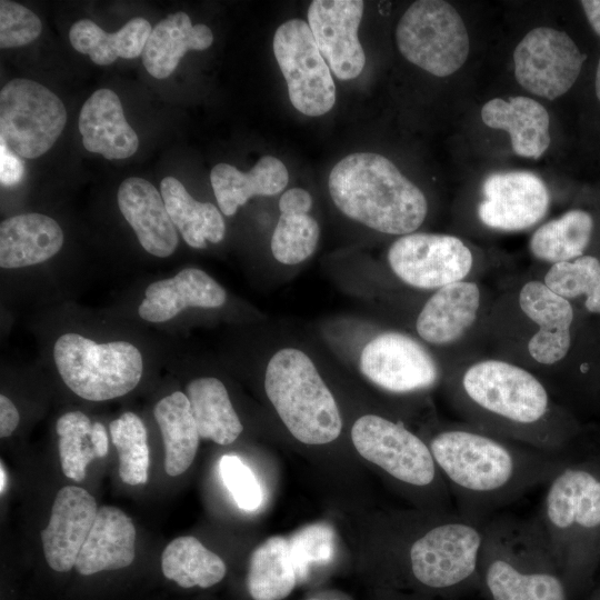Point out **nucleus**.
Returning <instances> with one entry per match:
<instances>
[{
    "label": "nucleus",
    "mask_w": 600,
    "mask_h": 600,
    "mask_svg": "<svg viewBox=\"0 0 600 600\" xmlns=\"http://www.w3.org/2000/svg\"><path fill=\"white\" fill-rule=\"evenodd\" d=\"M0 491L1 493H3L4 491V487H6V481H7V477H6V472H4V469H3V464L1 463V467H0Z\"/></svg>",
    "instance_id": "09e8293b"
},
{
    "label": "nucleus",
    "mask_w": 600,
    "mask_h": 600,
    "mask_svg": "<svg viewBox=\"0 0 600 600\" xmlns=\"http://www.w3.org/2000/svg\"><path fill=\"white\" fill-rule=\"evenodd\" d=\"M247 582L253 600H281L290 594L298 577L288 539L270 537L252 551Z\"/></svg>",
    "instance_id": "f704fd0d"
},
{
    "label": "nucleus",
    "mask_w": 600,
    "mask_h": 600,
    "mask_svg": "<svg viewBox=\"0 0 600 600\" xmlns=\"http://www.w3.org/2000/svg\"><path fill=\"white\" fill-rule=\"evenodd\" d=\"M67 122L61 99L43 84L16 78L0 91V142L21 158L44 154Z\"/></svg>",
    "instance_id": "9b49d317"
},
{
    "label": "nucleus",
    "mask_w": 600,
    "mask_h": 600,
    "mask_svg": "<svg viewBox=\"0 0 600 600\" xmlns=\"http://www.w3.org/2000/svg\"><path fill=\"white\" fill-rule=\"evenodd\" d=\"M23 177V162L21 157L12 152L4 143L0 144V181L2 186L10 187L21 181Z\"/></svg>",
    "instance_id": "37998d69"
},
{
    "label": "nucleus",
    "mask_w": 600,
    "mask_h": 600,
    "mask_svg": "<svg viewBox=\"0 0 600 600\" xmlns=\"http://www.w3.org/2000/svg\"><path fill=\"white\" fill-rule=\"evenodd\" d=\"M593 228V218L588 211L569 210L533 231L529 251L534 259L550 266L574 260L584 254Z\"/></svg>",
    "instance_id": "473e14b6"
},
{
    "label": "nucleus",
    "mask_w": 600,
    "mask_h": 600,
    "mask_svg": "<svg viewBox=\"0 0 600 600\" xmlns=\"http://www.w3.org/2000/svg\"><path fill=\"white\" fill-rule=\"evenodd\" d=\"M478 218L489 229L517 232L539 223L547 214L550 194L546 183L529 171L496 172L482 184Z\"/></svg>",
    "instance_id": "dca6fc26"
},
{
    "label": "nucleus",
    "mask_w": 600,
    "mask_h": 600,
    "mask_svg": "<svg viewBox=\"0 0 600 600\" xmlns=\"http://www.w3.org/2000/svg\"><path fill=\"white\" fill-rule=\"evenodd\" d=\"M481 119L490 128L507 131L513 152L520 157L539 159L550 146L549 113L529 97L491 99L482 107Z\"/></svg>",
    "instance_id": "b1692460"
},
{
    "label": "nucleus",
    "mask_w": 600,
    "mask_h": 600,
    "mask_svg": "<svg viewBox=\"0 0 600 600\" xmlns=\"http://www.w3.org/2000/svg\"><path fill=\"white\" fill-rule=\"evenodd\" d=\"M537 518L561 574L591 572L600 560V456L571 459L548 482Z\"/></svg>",
    "instance_id": "39448f33"
},
{
    "label": "nucleus",
    "mask_w": 600,
    "mask_h": 600,
    "mask_svg": "<svg viewBox=\"0 0 600 600\" xmlns=\"http://www.w3.org/2000/svg\"><path fill=\"white\" fill-rule=\"evenodd\" d=\"M586 59L564 31L534 28L514 48V78L528 92L554 100L574 84Z\"/></svg>",
    "instance_id": "4468645a"
},
{
    "label": "nucleus",
    "mask_w": 600,
    "mask_h": 600,
    "mask_svg": "<svg viewBox=\"0 0 600 600\" xmlns=\"http://www.w3.org/2000/svg\"><path fill=\"white\" fill-rule=\"evenodd\" d=\"M219 474L240 509L254 511L262 504L261 484L252 470L238 456H222L219 460Z\"/></svg>",
    "instance_id": "a19ab883"
},
{
    "label": "nucleus",
    "mask_w": 600,
    "mask_h": 600,
    "mask_svg": "<svg viewBox=\"0 0 600 600\" xmlns=\"http://www.w3.org/2000/svg\"><path fill=\"white\" fill-rule=\"evenodd\" d=\"M479 572L492 600H567L562 574L537 516L489 518Z\"/></svg>",
    "instance_id": "7ed1b4c3"
},
{
    "label": "nucleus",
    "mask_w": 600,
    "mask_h": 600,
    "mask_svg": "<svg viewBox=\"0 0 600 600\" xmlns=\"http://www.w3.org/2000/svg\"><path fill=\"white\" fill-rule=\"evenodd\" d=\"M288 181L286 166L272 156L260 158L249 172H241L228 163H218L210 173L214 197L224 216L234 214L251 197L281 192Z\"/></svg>",
    "instance_id": "cd10ccee"
},
{
    "label": "nucleus",
    "mask_w": 600,
    "mask_h": 600,
    "mask_svg": "<svg viewBox=\"0 0 600 600\" xmlns=\"http://www.w3.org/2000/svg\"><path fill=\"white\" fill-rule=\"evenodd\" d=\"M20 420L13 402L6 396H0V437L7 438L16 430Z\"/></svg>",
    "instance_id": "a18cd8bd"
},
{
    "label": "nucleus",
    "mask_w": 600,
    "mask_h": 600,
    "mask_svg": "<svg viewBox=\"0 0 600 600\" xmlns=\"http://www.w3.org/2000/svg\"><path fill=\"white\" fill-rule=\"evenodd\" d=\"M63 232L52 218L23 213L0 224V266L17 269L41 263L59 252Z\"/></svg>",
    "instance_id": "a878e982"
},
{
    "label": "nucleus",
    "mask_w": 600,
    "mask_h": 600,
    "mask_svg": "<svg viewBox=\"0 0 600 600\" xmlns=\"http://www.w3.org/2000/svg\"><path fill=\"white\" fill-rule=\"evenodd\" d=\"M312 207L311 194L302 188H292L283 192L279 200L281 212L309 213Z\"/></svg>",
    "instance_id": "c03bdc74"
},
{
    "label": "nucleus",
    "mask_w": 600,
    "mask_h": 600,
    "mask_svg": "<svg viewBox=\"0 0 600 600\" xmlns=\"http://www.w3.org/2000/svg\"><path fill=\"white\" fill-rule=\"evenodd\" d=\"M62 472L69 479L82 481L87 466L108 453V434L102 423H92L81 411L61 416L56 424Z\"/></svg>",
    "instance_id": "72a5a7b5"
},
{
    "label": "nucleus",
    "mask_w": 600,
    "mask_h": 600,
    "mask_svg": "<svg viewBox=\"0 0 600 600\" xmlns=\"http://www.w3.org/2000/svg\"><path fill=\"white\" fill-rule=\"evenodd\" d=\"M310 600H338V599H310Z\"/></svg>",
    "instance_id": "8fccbe9b"
},
{
    "label": "nucleus",
    "mask_w": 600,
    "mask_h": 600,
    "mask_svg": "<svg viewBox=\"0 0 600 600\" xmlns=\"http://www.w3.org/2000/svg\"><path fill=\"white\" fill-rule=\"evenodd\" d=\"M484 522L449 513L422 526L404 547L414 580L431 589L471 581L478 574Z\"/></svg>",
    "instance_id": "6e6552de"
},
{
    "label": "nucleus",
    "mask_w": 600,
    "mask_h": 600,
    "mask_svg": "<svg viewBox=\"0 0 600 600\" xmlns=\"http://www.w3.org/2000/svg\"><path fill=\"white\" fill-rule=\"evenodd\" d=\"M580 4L591 28L600 37V0H582Z\"/></svg>",
    "instance_id": "49530a36"
},
{
    "label": "nucleus",
    "mask_w": 600,
    "mask_h": 600,
    "mask_svg": "<svg viewBox=\"0 0 600 600\" xmlns=\"http://www.w3.org/2000/svg\"><path fill=\"white\" fill-rule=\"evenodd\" d=\"M164 446L167 474H182L194 460L199 446V431L187 394L176 391L162 398L154 407Z\"/></svg>",
    "instance_id": "c756f323"
},
{
    "label": "nucleus",
    "mask_w": 600,
    "mask_h": 600,
    "mask_svg": "<svg viewBox=\"0 0 600 600\" xmlns=\"http://www.w3.org/2000/svg\"><path fill=\"white\" fill-rule=\"evenodd\" d=\"M594 90H596V96L600 102V59H599L597 71H596Z\"/></svg>",
    "instance_id": "de8ad7c7"
},
{
    "label": "nucleus",
    "mask_w": 600,
    "mask_h": 600,
    "mask_svg": "<svg viewBox=\"0 0 600 600\" xmlns=\"http://www.w3.org/2000/svg\"><path fill=\"white\" fill-rule=\"evenodd\" d=\"M483 294L473 280L450 283L427 300L416 320L419 337L433 346L461 341L479 321Z\"/></svg>",
    "instance_id": "aec40b11"
},
{
    "label": "nucleus",
    "mask_w": 600,
    "mask_h": 600,
    "mask_svg": "<svg viewBox=\"0 0 600 600\" xmlns=\"http://www.w3.org/2000/svg\"><path fill=\"white\" fill-rule=\"evenodd\" d=\"M452 398L467 423L538 449L562 452L577 433L544 382L507 360L468 364L453 382Z\"/></svg>",
    "instance_id": "f03ea898"
},
{
    "label": "nucleus",
    "mask_w": 600,
    "mask_h": 600,
    "mask_svg": "<svg viewBox=\"0 0 600 600\" xmlns=\"http://www.w3.org/2000/svg\"><path fill=\"white\" fill-rule=\"evenodd\" d=\"M288 540L298 582L306 580L311 569L327 564L334 557V531L327 523L309 524Z\"/></svg>",
    "instance_id": "ea45409f"
},
{
    "label": "nucleus",
    "mask_w": 600,
    "mask_h": 600,
    "mask_svg": "<svg viewBox=\"0 0 600 600\" xmlns=\"http://www.w3.org/2000/svg\"><path fill=\"white\" fill-rule=\"evenodd\" d=\"M557 294L571 301L583 298L590 313H600V261L583 254L574 260L551 264L542 279Z\"/></svg>",
    "instance_id": "e433bc0d"
},
{
    "label": "nucleus",
    "mask_w": 600,
    "mask_h": 600,
    "mask_svg": "<svg viewBox=\"0 0 600 600\" xmlns=\"http://www.w3.org/2000/svg\"><path fill=\"white\" fill-rule=\"evenodd\" d=\"M160 190L168 214L188 246L203 249L207 241L218 243L223 239L224 220L214 204L193 199L173 177L163 178Z\"/></svg>",
    "instance_id": "c85d7f7f"
},
{
    "label": "nucleus",
    "mask_w": 600,
    "mask_h": 600,
    "mask_svg": "<svg viewBox=\"0 0 600 600\" xmlns=\"http://www.w3.org/2000/svg\"><path fill=\"white\" fill-rule=\"evenodd\" d=\"M388 262L406 284L434 291L468 280L474 268L473 253L460 238L428 232L398 238L388 250Z\"/></svg>",
    "instance_id": "ddd939ff"
},
{
    "label": "nucleus",
    "mask_w": 600,
    "mask_h": 600,
    "mask_svg": "<svg viewBox=\"0 0 600 600\" xmlns=\"http://www.w3.org/2000/svg\"><path fill=\"white\" fill-rule=\"evenodd\" d=\"M151 30L149 21L141 17L131 19L114 33L82 19L70 28L69 40L76 51L88 54L99 66H107L118 58L134 59L142 54Z\"/></svg>",
    "instance_id": "7c9ffc66"
},
{
    "label": "nucleus",
    "mask_w": 600,
    "mask_h": 600,
    "mask_svg": "<svg viewBox=\"0 0 600 600\" xmlns=\"http://www.w3.org/2000/svg\"><path fill=\"white\" fill-rule=\"evenodd\" d=\"M396 41L409 62L437 77L458 71L470 51L461 16L443 0L413 2L397 24Z\"/></svg>",
    "instance_id": "1a4fd4ad"
},
{
    "label": "nucleus",
    "mask_w": 600,
    "mask_h": 600,
    "mask_svg": "<svg viewBox=\"0 0 600 600\" xmlns=\"http://www.w3.org/2000/svg\"><path fill=\"white\" fill-rule=\"evenodd\" d=\"M518 306L536 326L527 342L529 357L546 368L562 361L571 347L574 318L571 302L549 289L542 280L532 279L520 288Z\"/></svg>",
    "instance_id": "a211bd4d"
},
{
    "label": "nucleus",
    "mask_w": 600,
    "mask_h": 600,
    "mask_svg": "<svg viewBox=\"0 0 600 600\" xmlns=\"http://www.w3.org/2000/svg\"><path fill=\"white\" fill-rule=\"evenodd\" d=\"M319 224L309 213L281 212L271 237V252L283 264H297L317 249Z\"/></svg>",
    "instance_id": "58836bf2"
},
{
    "label": "nucleus",
    "mask_w": 600,
    "mask_h": 600,
    "mask_svg": "<svg viewBox=\"0 0 600 600\" xmlns=\"http://www.w3.org/2000/svg\"><path fill=\"white\" fill-rule=\"evenodd\" d=\"M360 370L372 383L396 394L427 391L440 379L439 366L427 348L396 331L380 333L366 344Z\"/></svg>",
    "instance_id": "2eb2a0df"
},
{
    "label": "nucleus",
    "mask_w": 600,
    "mask_h": 600,
    "mask_svg": "<svg viewBox=\"0 0 600 600\" xmlns=\"http://www.w3.org/2000/svg\"><path fill=\"white\" fill-rule=\"evenodd\" d=\"M428 446L458 513L479 521L548 483L571 460L470 423L441 428Z\"/></svg>",
    "instance_id": "f257e3e1"
},
{
    "label": "nucleus",
    "mask_w": 600,
    "mask_h": 600,
    "mask_svg": "<svg viewBox=\"0 0 600 600\" xmlns=\"http://www.w3.org/2000/svg\"><path fill=\"white\" fill-rule=\"evenodd\" d=\"M213 42V34L203 23L192 24L186 12H176L151 30L142 52L146 70L156 79L168 78L189 50L202 51Z\"/></svg>",
    "instance_id": "bb28decb"
},
{
    "label": "nucleus",
    "mask_w": 600,
    "mask_h": 600,
    "mask_svg": "<svg viewBox=\"0 0 600 600\" xmlns=\"http://www.w3.org/2000/svg\"><path fill=\"white\" fill-rule=\"evenodd\" d=\"M272 46L292 106L309 117L330 111L336 102V86L308 22H283L274 32Z\"/></svg>",
    "instance_id": "f8f14e48"
},
{
    "label": "nucleus",
    "mask_w": 600,
    "mask_h": 600,
    "mask_svg": "<svg viewBox=\"0 0 600 600\" xmlns=\"http://www.w3.org/2000/svg\"><path fill=\"white\" fill-rule=\"evenodd\" d=\"M264 389L297 440L324 444L339 437L342 421L334 397L301 350L286 348L272 356L266 370Z\"/></svg>",
    "instance_id": "423d86ee"
},
{
    "label": "nucleus",
    "mask_w": 600,
    "mask_h": 600,
    "mask_svg": "<svg viewBox=\"0 0 600 600\" xmlns=\"http://www.w3.org/2000/svg\"><path fill=\"white\" fill-rule=\"evenodd\" d=\"M328 187L343 214L382 233H412L427 217L423 192L378 153L344 157L332 168Z\"/></svg>",
    "instance_id": "20e7f679"
},
{
    "label": "nucleus",
    "mask_w": 600,
    "mask_h": 600,
    "mask_svg": "<svg viewBox=\"0 0 600 600\" xmlns=\"http://www.w3.org/2000/svg\"><path fill=\"white\" fill-rule=\"evenodd\" d=\"M42 24L36 13L9 0L0 1V47L17 48L34 41Z\"/></svg>",
    "instance_id": "79ce46f5"
},
{
    "label": "nucleus",
    "mask_w": 600,
    "mask_h": 600,
    "mask_svg": "<svg viewBox=\"0 0 600 600\" xmlns=\"http://www.w3.org/2000/svg\"><path fill=\"white\" fill-rule=\"evenodd\" d=\"M138 308L150 322H166L187 308H218L227 300L226 290L200 269L187 268L174 277L149 284Z\"/></svg>",
    "instance_id": "4be33fe9"
},
{
    "label": "nucleus",
    "mask_w": 600,
    "mask_h": 600,
    "mask_svg": "<svg viewBox=\"0 0 600 600\" xmlns=\"http://www.w3.org/2000/svg\"><path fill=\"white\" fill-rule=\"evenodd\" d=\"M186 391L200 438L222 446L238 439L243 427L219 379H194L188 383Z\"/></svg>",
    "instance_id": "2f4dec72"
},
{
    "label": "nucleus",
    "mask_w": 600,
    "mask_h": 600,
    "mask_svg": "<svg viewBox=\"0 0 600 600\" xmlns=\"http://www.w3.org/2000/svg\"><path fill=\"white\" fill-rule=\"evenodd\" d=\"M53 357L67 387L90 401L127 394L143 371L140 351L127 341L97 343L78 333H66L56 341Z\"/></svg>",
    "instance_id": "0eeeda50"
},
{
    "label": "nucleus",
    "mask_w": 600,
    "mask_h": 600,
    "mask_svg": "<svg viewBox=\"0 0 600 600\" xmlns=\"http://www.w3.org/2000/svg\"><path fill=\"white\" fill-rule=\"evenodd\" d=\"M161 569L167 579L182 588H209L220 582L227 572L223 560L191 536L168 543L161 556Z\"/></svg>",
    "instance_id": "c9c22d12"
},
{
    "label": "nucleus",
    "mask_w": 600,
    "mask_h": 600,
    "mask_svg": "<svg viewBox=\"0 0 600 600\" xmlns=\"http://www.w3.org/2000/svg\"><path fill=\"white\" fill-rule=\"evenodd\" d=\"M351 439L364 459L399 483L431 491L442 503L448 499L428 443L402 423L366 414L353 423Z\"/></svg>",
    "instance_id": "9d476101"
},
{
    "label": "nucleus",
    "mask_w": 600,
    "mask_h": 600,
    "mask_svg": "<svg viewBox=\"0 0 600 600\" xmlns=\"http://www.w3.org/2000/svg\"><path fill=\"white\" fill-rule=\"evenodd\" d=\"M110 434L119 457L120 479L130 486L147 483L149 448L142 420L133 412H124L111 421Z\"/></svg>",
    "instance_id": "4c0bfd02"
},
{
    "label": "nucleus",
    "mask_w": 600,
    "mask_h": 600,
    "mask_svg": "<svg viewBox=\"0 0 600 600\" xmlns=\"http://www.w3.org/2000/svg\"><path fill=\"white\" fill-rule=\"evenodd\" d=\"M364 2L361 0H313L308 24L330 70L340 80L357 78L366 56L358 39Z\"/></svg>",
    "instance_id": "f3484780"
},
{
    "label": "nucleus",
    "mask_w": 600,
    "mask_h": 600,
    "mask_svg": "<svg viewBox=\"0 0 600 600\" xmlns=\"http://www.w3.org/2000/svg\"><path fill=\"white\" fill-rule=\"evenodd\" d=\"M136 557V528L122 510L101 507L78 554L76 570L83 576L118 570L132 563Z\"/></svg>",
    "instance_id": "393cba45"
},
{
    "label": "nucleus",
    "mask_w": 600,
    "mask_h": 600,
    "mask_svg": "<svg viewBox=\"0 0 600 600\" xmlns=\"http://www.w3.org/2000/svg\"><path fill=\"white\" fill-rule=\"evenodd\" d=\"M117 197L119 209L142 248L159 258L171 256L178 246V234L154 186L131 177L121 182Z\"/></svg>",
    "instance_id": "412c9836"
},
{
    "label": "nucleus",
    "mask_w": 600,
    "mask_h": 600,
    "mask_svg": "<svg viewBox=\"0 0 600 600\" xmlns=\"http://www.w3.org/2000/svg\"><path fill=\"white\" fill-rule=\"evenodd\" d=\"M97 502L83 488H61L53 501L47 527L41 531L46 561L58 572L70 571L92 528Z\"/></svg>",
    "instance_id": "6ab92c4d"
},
{
    "label": "nucleus",
    "mask_w": 600,
    "mask_h": 600,
    "mask_svg": "<svg viewBox=\"0 0 600 600\" xmlns=\"http://www.w3.org/2000/svg\"><path fill=\"white\" fill-rule=\"evenodd\" d=\"M86 150L106 159H126L139 147L119 97L110 89L94 91L83 103L78 121Z\"/></svg>",
    "instance_id": "5701e85b"
}]
</instances>
